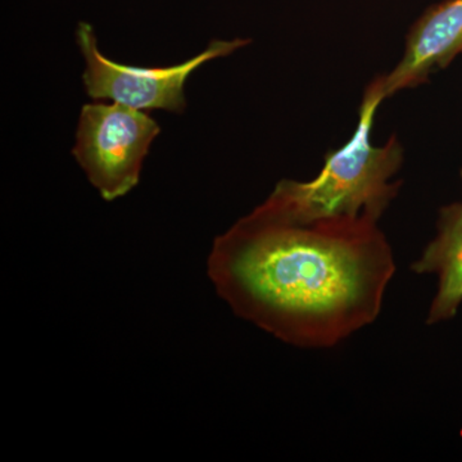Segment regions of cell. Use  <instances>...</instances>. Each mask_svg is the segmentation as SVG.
Segmentation results:
<instances>
[{
  "instance_id": "1",
  "label": "cell",
  "mask_w": 462,
  "mask_h": 462,
  "mask_svg": "<svg viewBox=\"0 0 462 462\" xmlns=\"http://www.w3.org/2000/svg\"><path fill=\"white\" fill-rule=\"evenodd\" d=\"M379 223L251 214L215 239L207 273L234 314L287 345L331 348L373 324L396 273Z\"/></svg>"
},
{
  "instance_id": "2",
  "label": "cell",
  "mask_w": 462,
  "mask_h": 462,
  "mask_svg": "<svg viewBox=\"0 0 462 462\" xmlns=\"http://www.w3.org/2000/svg\"><path fill=\"white\" fill-rule=\"evenodd\" d=\"M385 99L382 75L365 90L357 129L346 144L325 156L321 171L310 181L282 179L254 214L282 223L367 220L379 223L397 199L402 181L392 179L403 163L404 149L392 135L382 147L372 143L376 109Z\"/></svg>"
},
{
  "instance_id": "3",
  "label": "cell",
  "mask_w": 462,
  "mask_h": 462,
  "mask_svg": "<svg viewBox=\"0 0 462 462\" xmlns=\"http://www.w3.org/2000/svg\"><path fill=\"white\" fill-rule=\"evenodd\" d=\"M161 133L153 118L120 103L85 105L72 153L103 199L126 196L139 184L143 162Z\"/></svg>"
},
{
  "instance_id": "4",
  "label": "cell",
  "mask_w": 462,
  "mask_h": 462,
  "mask_svg": "<svg viewBox=\"0 0 462 462\" xmlns=\"http://www.w3.org/2000/svg\"><path fill=\"white\" fill-rule=\"evenodd\" d=\"M76 41L85 58L84 85L88 96L148 111L165 109L182 114L187 107L184 88L188 78L200 66L216 58L226 57L251 41H212L199 56L171 67L143 69L114 62L100 53L93 27L79 23Z\"/></svg>"
},
{
  "instance_id": "5",
  "label": "cell",
  "mask_w": 462,
  "mask_h": 462,
  "mask_svg": "<svg viewBox=\"0 0 462 462\" xmlns=\"http://www.w3.org/2000/svg\"><path fill=\"white\" fill-rule=\"evenodd\" d=\"M462 54V0H443L428 8L410 27L402 57L387 75H382L385 99L428 83L430 76L445 69Z\"/></svg>"
},
{
  "instance_id": "6",
  "label": "cell",
  "mask_w": 462,
  "mask_h": 462,
  "mask_svg": "<svg viewBox=\"0 0 462 462\" xmlns=\"http://www.w3.org/2000/svg\"><path fill=\"white\" fill-rule=\"evenodd\" d=\"M418 275L438 276V291L431 302L427 324L449 320L462 303V203L439 209L437 236L411 264Z\"/></svg>"
},
{
  "instance_id": "7",
  "label": "cell",
  "mask_w": 462,
  "mask_h": 462,
  "mask_svg": "<svg viewBox=\"0 0 462 462\" xmlns=\"http://www.w3.org/2000/svg\"><path fill=\"white\" fill-rule=\"evenodd\" d=\"M460 173H461V179H462V167H461V172Z\"/></svg>"
}]
</instances>
